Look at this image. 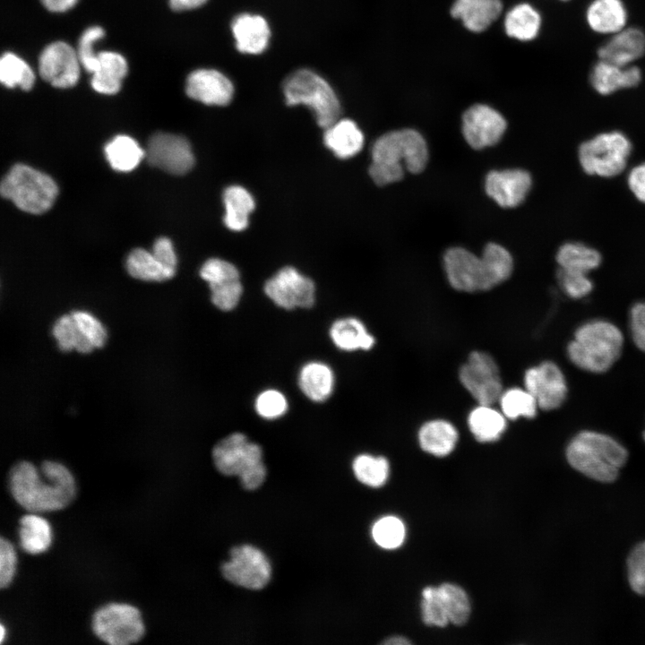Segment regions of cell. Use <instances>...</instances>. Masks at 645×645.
Masks as SVG:
<instances>
[{
	"instance_id": "4fadbf2b",
	"label": "cell",
	"mask_w": 645,
	"mask_h": 645,
	"mask_svg": "<svg viewBox=\"0 0 645 645\" xmlns=\"http://www.w3.org/2000/svg\"><path fill=\"white\" fill-rule=\"evenodd\" d=\"M264 292L277 306L286 310L310 308L315 301L314 281L290 266L269 279Z\"/></svg>"
},
{
	"instance_id": "9f6ffc18",
	"label": "cell",
	"mask_w": 645,
	"mask_h": 645,
	"mask_svg": "<svg viewBox=\"0 0 645 645\" xmlns=\"http://www.w3.org/2000/svg\"><path fill=\"white\" fill-rule=\"evenodd\" d=\"M44 6L54 13H62L71 9L77 0H41Z\"/></svg>"
},
{
	"instance_id": "ab89813d",
	"label": "cell",
	"mask_w": 645,
	"mask_h": 645,
	"mask_svg": "<svg viewBox=\"0 0 645 645\" xmlns=\"http://www.w3.org/2000/svg\"><path fill=\"white\" fill-rule=\"evenodd\" d=\"M448 619L455 625H463L470 615V603L465 590L452 583L437 587Z\"/></svg>"
},
{
	"instance_id": "484cf974",
	"label": "cell",
	"mask_w": 645,
	"mask_h": 645,
	"mask_svg": "<svg viewBox=\"0 0 645 645\" xmlns=\"http://www.w3.org/2000/svg\"><path fill=\"white\" fill-rule=\"evenodd\" d=\"M334 385V373L322 362H308L302 366L298 374V386L301 391L314 402H323L328 400Z\"/></svg>"
},
{
	"instance_id": "ee69618b",
	"label": "cell",
	"mask_w": 645,
	"mask_h": 645,
	"mask_svg": "<svg viewBox=\"0 0 645 645\" xmlns=\"http://www.w3.org/2000/svg\"><path fill=\"white\" fill-rule=\"evenodd\" d=\"M422 617L426 625L444 627L450 622L437 587H426L422 591Z\"/></svg>"
},
{
	"instance_id": "277c9868",
	"label": "cell",
	"mask_w": 645,
	"mask_h": 645,
	"mask_svg": "<svg viewBox=\"0 0 645 645\" xmlns=\"http://www.w3.org/2000/svg\"><path fill=\"white\" fill-rule=\"evenodd\" d=\"M624 337L615 324L596 320L580 325L568 344L567 355L577 367L590 373H605L620 357Z\"/></svg>"
},
{
	"instance_id": "2e32d148",
	"label": "cell",
	"mask_w": 645,
	"mask_h": 645,
	"mask_svg": "<svg viewBox=\"0 0 645 645\" xmlns=\"http://www.w3.org/2000/svg\"><path fill=\"white\" fill-rule=\"evenodd\" d=\"M524 385L543 410L559 408L567 397L565 377L558 366L551 361L529 368L524 374Z\"/></svg>"
},
{
	"instance_id": "ba28073f",
	"label": "cell",
	"mask_w": 645,
	"mask_h": 645,
	"mask_svg": "<svg viewBox=\"0 0 645 645\" xmlns=\"http://www.w3.org/2000/svg\"><path fill=\"white\" fill-rule=\"evenodd\" d=\"M632 151V143L621 131L600 133L581 142L578 159L582 170L598 177L611 178L626 168Z\"/></svg>"
},
{
	"instance_id": "680465c9",
	"label": "cell",
	"mask_w": 645,
	"mask_h": 645,
	"mask_svg": "<svg viewBox=\"0 0 645 645\" xmlns=\"http://www.w3.org/2000/svg\"><path fill=\"white\" fill-rule=\"evenodd\" d=\"M383 643L386 645H405L411 644V641L406 637L396 635L386 639Z\"/></svg>"
},
{
	"instance_id": "52a82bcc",
	"label": "cell",
	"mask_w": 645,
	"mask_h": 645,
	"mask_svg": "<svg viewBox=\"0 0 645 645\" xmlns=\"http://www.w3.org/2000/svg\"><path fill=\"white\" fill-rule=\"evenodd\" d=\"M3 197L11 200L20 210L40 214L51 208L58 188L47 174L24 164L14 165L0 185Z\"/></svg>"
},
{
	"instance_id": "7bdbcfd3",
	"label": "cell",
	"mask_w": 645,
	"mask_h": 645,
	"mask_svg": "<svg viewBox=\"0 0 645 645\" xmlns=\"http://www.w3.org/2000/svg\"><path fill=\"white\" fill-rule=\"evenodd\" d=\"M212 304L222 311H231L239 303L243 286L240 278L223 280L209 285Z\"/></svg>"
},
{
	"instance_id": "8d00e7d4",
	"label": "cell",
	"mask_w": 645,
	"mask_h": 645,
	"mask_svg": "<svg viewBox=\"0 0 645 645\" xmlns=\"http://www.w3.org/2000/svg\"><path fill=\"white\" fill-rule=\"evenodd\" d=\"M52 334L61 351L68 352L75 349L80 353L86 354L95 348L82 333L72 314L59 317L53 325Z\"/></svg>"
},
{
	"instance_id": "ffe728a7",
	"label": "cell",
	"mask_w": 645,
	"mask_h": 645,
	"mask_svg": "<svg viewBox=\"0 0 645 645\" xmlns=\"http://www.w3.org/2000/svg\"><path fill=\"white\" fill-rule=\"evenodd\" d=\"M642 79V71L636 64L623 66L600 59L593 64L589 74L591 88L601 96L636 88Z\"/></svg>"
},
{
	"instance_id": "7dc6e473",
	"label": "cell",
	"mask_w": 645,
	"mask_h": 645,
	"mask_svg": "<svg viewBox=\"0 0 645 645\" xmlns=\"http://www.w3.org/2000/svg\"><path fill=\"white\" fill-rule=\"evenodd\" d=\"M104 36V30L99 26L88 28L81 36L77 55L81 64L93 73L99 68L98 54L94 53V43Z\"/></svg>"
},
{
	"instance_id": "7c38bea8",
	"label": "cell",
	"mask_w": 645,
	"mask_h": 645,
	"mask_svg": "<svg viewBox=\"0 0 645 645\" xmlns=\"http://www.w3.org/2000/svg\"><path fill=\"white\" fill-rule=\"evenodd\" d=\"M221 572L228 581L257 590L270 581L271 567L260 549L251 545H242L231 548L230 559L222 564Z\"/></svg>"
},
{
	"instance_id": "e575fe53",
	"label": "cell",
	"mask_w": 645,
	"mask_h": 645,
	"mask_svg": "<svg viewBox=\"0 0 645 645\" xmlns=\"http://www.w3.org/2000/svg\"><path fill=\"white\" fill-rule=\"evenodd\" d=\"M104 152L111 168L120 172L134 169L145 157V150L128 135H117L108 142Z\"/></svg>"
},
{
	"instance_id": "1f68e13d",
	"label": "cell",
	"mask_w": 645,
	"mask_h": 645,
	"mask_svg": "<svg viewBox=\"0 0 645 645\" xmlns=\"http://www.w3.org/2000/svg\"><path fill=\"white\" fill-rule=\"evenodd\" d=\"M18 535L21 547L30 555L45 553L50 547L53 539L49 522L34 512L20 519Z\"/></svg>"
},
{
	"instance_id": "cb8c5ba5",
	"label": "cell",
	"mask_w": 645,
	"mask_h": 645,
	"mask_svg": "<svg viewBox=\"0 0 645 645\" xmlns=\"http://www.w3.org/2000/svg\"><path fill=\"white\" fill-rule=\"evenodd\" d=\"M502 10L501 0H455L451 14L469 30L482 32L500 16Z\"/></svg>"
},
{
	"instance_id": "5b68a950",
	"label": "cell",
	"mask_w": 645,
	"mask_h": 645,
	"mask_svg": "<svg viewBox=\"0 0 645 645\" xmlns=\"http://www.w3.org/2000/svg\"><path fill=\"white\" fill-rule=\"evenodd\" d=\"M212 459L219 473L238 476L245 489L254 490L265 480L262 450L242 433H233L217 443Z\"/></svg>"
},
{
	"instance_id": "6f0895ef",
	"label": "cell",
	"mask_w": 645,
	"mask_h": 645,
	"mask_svg": "<svg viewBox=\"0 0 645 645\" xmlns=\"http://www.w3.org/2000/svg\"><path fill=\"white\" fill-rule=\"evenodd\" d=\"M172 10L180 12L202 6L207 0H168Z\"/></svg>"
},
{
	"instance_id": "f907efd6",
	"label": "cell",
	"mask_w": 645,
	"mask_h": 645,
	"mask_svg": "<svg viewBox=\"0 0 645 645\" xmlns=\"http://www.w3.org/2000/svg\"><path fill=\"white\" fill-rule=\"evenodd\" d=\"M17 568V554L12 542L0 538V588L7 589L13 581Z\"/></svg>"
},
{
	"instance_id": "4dcf8cb0",
	"label": "cell",
	"mask_w": 645,
	"mask_h": 645,
	"mask_svg": "<svg viewBox=\"0 0 645 645\" xmlns=\"http://www.w3.org/2000/svg\"><path fill=\"white\" fill-rule=\"evenodd\" d=\"M559 269L589 274L602 262L598 250L584 243L569 241L559 246L555 254Z\"/></svg>"
},
{
	"instance_id": "83f0119b",
	"label": "cell",
	"mask_w": 645,
	"mask_h": 645,
	"mask_svg": "<svg viewBox=\"0 0 645 645\" xmlns=\"http://www.w3.org/2000/svg\"><path fill=\"white\" fill-rule=\"evenodd\" d=\"M98 57L99 68L92 73L90 84L99 93L116 94L128 71L126 60L122 55L111 51L100 52Z\"/></svg>"
},
{
	"instance_id": "681fc988",
	"label": "cell",
	"mask_w": 645,
	"mask_h": 645,
	"mask_svg": "<svg viewBox=\"0 0 645 645\" xmlns=\"http://www.w3.org/2000/svg\"><path fill=\"white\" fill-rule=\"evenodd\" d=\"M71 314L95 348H102L105 345L108 335L106 328L100 321L85 311H74Z\"/></svg>"
},
{
	"instance_id": "74e56055",
	"label": "cell",
	"mask_w": 645,
	"mask_h": 645,
	"mask_svg": "<svg viewBox=\"0 0 645 645\" xmlns=\"http://www.w3.org/2000/svg\"><path fill=\"white\" fill-rule=\"evenodd\" d=\"M498 402L503 414L511 420L532 418L539 408L536 399L526 388L514 387L503 391Z\"/></svg>"
},
{
	"instance_id": "6da1fadb",
	"label": "cell",
	"mask_w": 645,
	"mask_h": 645,
	"mask_svg": "<svg viewBox=\"0 0 645 645\" xmlns=\"http://www.w3.org/2000/svg\"><path fill=\"white\" fill-rule=\"evenodd\" d=\"M7 485L14 501L34 513L63 510L77 495L72 472L53 460L43 461L39 469L30 461H19L9 471Z\"/></svg>"
},
{
	"instance_id": "603a6c76",
	"label": "cell",
	"mask_w": 645,
	"mask_h": 645,
	"mask_svg": "<svg viewBox=\"0 0 645 645\" xmlns=\"http://www.w3.org/2000/svg\"><path fill=\"white\" fill-rule=\"evenodd\" d=\"M231 30L236 49L241 53L258 55L269 45L270 27L261 15L241 13L236 16L231 22Z\"/></svg>"
},
{
	"instance_id": "d6986e66",
	"label": "cell",
	"mask_w": 645,
	"mask_h": 645,
	"mask_svg": "<svg viewBox=\"0 0 645 645\" xmlns=\"http://www.w3.org/2000/svg\"><path fill=\"white\" fill-rule=\"evenodd\" d=\"M185 91L189 98L205 105L226 106L234 95L231 81L215 69H198L187 77Z\"/></svg>"
},
{
	"instance_id": "b9f144b4",
	"label": "cell",
	"mask_w": 645,
	"mask_h": 645,
	"mask_svg": "<svg viewBox=\"0 0 645 645\" xmlns=\"http://www.w3.org/2000/svg\"><path fill=\"white\" fill-rule=\"evenodd\" d=\"M372 536L374 542L383 548L394 549L399 547L405 538L403 522L395 516H385L379 519L373 526Z\"/></svg>"
},
{
	"instance_id": "bcb514c9",
	"label": "cell",
	"mask_w": 645,
	"mask_h": 645,
	"mask_svg": "<svg viewBox=\"0 0 645 645\" xmlns=\"http://www.w3.org/2000/svg\"><path fill=\"white\" fill-rule=\"evenodd\" d=\"M254 408L260 417L268 420L276 419L287 412L288 400L280 391L268 389L258 394Z\"/></svg>"
},
{
	"instance_id": "d6a6232c",
	"label": "cell",
	"mask_w": 645,
	"mask_h": 645,
	"mask_svg": "<svg viewBox=\"0 0 645 645\" xmlns=\"http://www.w3.org/2000/svg\"><path fill=\"white\" fill-rule=\"evenodd\" d=\"M468 426L474 437L481 443L498 440L506 429V417L493 405L478 404L468 417Z\"/></svg>"
},
{
	"instance_id": "f5cc1de1",
	"label": "cell",
	"mask_w": 645,
	"mask_h": 645,
	"mask_svg": "<svg viewBox=\"0 0 645 645\" xmlns=\"http://www.w3.org/2000/svg\"><path fill=\"white\" fill-rule=\"evenodd\" d=\"M630 326L634 344L645 352V302H639L632 307Z\"/></svg>"
},
{
	"instance_id": "d590c367",
	"label": "cell",
	"mask_w": 645,
	"mask_h": 645,
	"mask_svg": "<svg viewBox=\"0 0 645 645\" xmlns=\"http://www.w3.org/2000/svg\"><path fill=\"white\" fill-rule=\"evenodd\" d=\"M125 267L132 277L142 280L162 281L174 276L163 267L152 252L142 248L134 249L129 254Z\"/></svg>"
},
{
	"instance_id": "7a4b0ae2",
	"label": "cell",
	"mask_w": 645,
	"mask_h": 645,
	"mask_svg": "<svg viewBox=\"0 0 645 645\" xmlns=\"http://www.w3.org/2000/svg\"><path fill=\"white\" fill-rule=\"evenodd\" d=\"M368 173L380 186L400 181L405 170L418 174L429 159L427 143L417 130L405 128L388 132L374 142Z\"/></svg>"
},
{
	"instance_id": "e0dca14e",
	"label": "cell",
	"mask_w": 645,
	"mask_h": 645,
	"mask_svg": "<svg viewBox=\"0 0 645 645\" xmlns=\"http://www.w3.org/2000/svg\"><path fill=\"white\" fill-rule=\"evenodd\" d=\"M77 52L67 43L54 42L44 48L39 59L41 78L56 88L74 86L80 75Z\"/></svg>"
},
{
	"instance_id": "91938a15",
	"label": "cell",
	"mask_w": 645,
	"mask_h": 645,
	"mask_svg": "<svg viewBox=\"0 0 645 645\" xmlns=\"http://www.w3.org/2000/svg\"><path fill=\"white\" fill-rule=\"evenodd\" d=\"M0 632H1L0 641H1V643H2V642L4 641V637H5V628H4V626L3 624H1V631H0Z\"/></svg>"
},
{
	"instance_id": "d4e9b609",
	"label": "cell",
	"mask_w": 645,
	"mask_h": 645,
	"mask_svg": "<svg viewBox=\"0 0 645 645\" xmlns=\"http://www.w3.org/2000/svg\"><path fill=\"white\" fill-rule=\"evenodd\" d=\"M324 129V144L336 157L349 159L362 150L364 134L351 119L340 118Z\"/></svg>"
},
{
	"instance_id": "6125c7cd",
	"label": "cell",
	"mask_w": 645,
	"mask_h": 645,
	"mask_svg": "<svg viewBox=\"0 0 645 645\" xmlns=\"http://www.w3.org/2000/svg\"><path fill=\"white\" fill-rule=\"evenodd\" d=\"M643 439H644V441H645V431H644V433H643Z\"/></svg>"
},
{
	"instance_id": "c3c4849f",
	"label": "cell",
	"mask_w": 645,
	"mask_h": 645,
	"mask_svg": "<svg viewBox=\"0 0 645 645\" xmlns=\"http://www.w3.org/2000/svg\"><path fill=\"white\" fill-rule=\"evenodd\" d=\"M588 275L559 269L557 280L568 297L578 299L588 296L593 289V282Z\"/></svg>"
},
{
	"instance_id": "60d3db41",
	"label": "cell",
	"mask_w": 645,
	"mask_h": 645,
	"mask_svg": "<svg viewBox=\"0 0 645 645\" xmlns=\"http://www.w3.org/2000/svg\"><path fill=\"white\" fill-rule=\"evenodd\" d=\"M352 469L357 480L372 487L384 485L389 476V462L382 456L361 454L354 460Z\"/></svg>"
},
{
	"instance_id": "f1b7e54d",
	"label": "cell",
	"mask_w": 645,
	"mask_h": 645,
	"mask_svg": "<svg viewBox=\"0 0 645 645\" xmlns=\"http://www.w3.org/2000/svg\"><path fill=\"white\" fill-rule=\"evenodd\" d=\"M329 333L333 344L344 351L368 350L374 344V336L360 320L354 317L336 320Z\"/></svg>"
},
{
	"instance_id": "44dd1931",
	"label": "cell",
	"mask_w": 645,
	"mask_h": 645,
	"mask_svg": "<svg viewBox=\"0 0 645 645\" xmlns=\"http://www.w3.org/2000/svg\"><path fill=\"white\" fill-rule=\"evenodd\" d=\"M645 56V31L627 26L609 36L597 49L598 59L618 65L635 64Z\"/></svg>"
},
{
	"instance_id": "f546056e",
	"label": "cell",
	"mask_w": 645,
	"mask_h": 645,
	"mask_svg": "<svg viewBox=\"0 0 645 645\" xmlns=\"http://www.w3.org/2000/svg\"><path fill=\"white\" fill-rule=\"evenodd\" d=\"M542 16L539 11L529 3L514 5L505 15L506 34L517 40L529 42L539 35Z\"/></svg>"
},
{
	"instance_id": "30bf717a",
	"label": "cell",
	"mask_w": 645,
	"mask_h": 645,
	"mask_svg": "<svg viewBox=\"0 0 645 645\" xmlns=\"http://www.w3.org/2000/svg\"><path fill=\"white\" fill-rule=\"evenodd\" d=\"M443 265L450 285L462 292L486 291L498 285L490 262L469 250L453 246L443 256Z\"/></svg>"
},
{
	"instance_id": "8992f818",
	"label": "cell",
	"mask_w": 645,
	"mask_h": 645,
	"mask_svg": "<svg viewBox=\"0 0 645 645\" xmlns=\"http://www.w3.org/2000/svg\"><path fill=\"white\" fill-rule=\"evenodd\" d=\"M282 89L287 105L308 107L322 128L340 119L339 99L328 82L318 73L309 69L295 71L285 79Z\"/></svg>"
},
{
	"instance_id": "db71d44e",
	"label": "cell",
	"mask_w": 645,
	"mask_h": 645,
	"mask_svg": "<svg viewBox=\"0 0 645 645\" xmlns=\"http://www.w3.org/2000/svg\"><path fill=\"white\" fill-rule=\"evenodd\" d=\"M151 252L163 267L175 275L177 259L172 242L167 237H159L155 241Z\"/></svg>"
},
{
	"instance_id": "3957f363",
	"label": "cell",
	"mask_w": 645,
	"mask_h": 645,
	"mask_svg": "<svg viewBox=\"0 0 645 645\" xmlns=\"http://www.w3.org/2000/svg\"><path fill=\"white\" fill-rule=\"evenodd\" d=\"M565 454L573 469L603 484L615 482L628 460V451L623 444L595 431L577 434L568 443Z\"/></svg>"
},
{
	"instance_id": "ac0fdd59",
	"label": "cell",
	"mask_w": 645,
	"mask_h": 645,
	"mask_svg": "<svg viewBox=\"0 0 645 645\" xmlns=\"http://www.w3.org/2000/svg\"><path fill=\"white\" fill-rule=\"evenodd\" d=\"M532 186L530 174L521 168L490 171L485 179L486 194L503 208H515L527 198Z\"/></svg>"
},
{
	"instance_id": "f35d334b",
	"label": "cell",
	"mask_w": 645,
	"mask_h": 645,
	"mask_svg": "<svg viewBox=\"0 0 645 645\" xmlns=\"http://www.w3.org/2000/svg\"><path fill=\"white\" fill-rule=\"evenodd\" d=\"M0 81L8 88L19 86L29 90L34 84L35 75L24 60L15 54L6 52L0 60Z\"/></svg>"
},
{
	"instance_id": "4316f807",
	"label": "cell",
	"mask_w": 645,
	"mask_h": 645,
	"mask_svg": "<svg viewBox=\"0 0 645 645\" xmlns=\"http://www.w3.org/2000/svg\"><path fill=\"white\" fill-rule=\"evenodd\" d=\"M459 434L455 426L444 419L426 422L418 431L419 445L426 452L444 457L455 448Z\"/></svg>"
},
{
	"instance_id": "7402d4cb",
	"label": "cell",
	"mask_w": 645,
	"mask_h": 645,
	"mask_svg": "<svg viewBox=\"0 0 645 645\" xmlns=\"http://www.w3.org/2000/svg\"><path fill=\"white\" fill-rule=\"evenodd\" d=\"M584 19L592 32L609 37L628 26L629 12L624 0H590Z\"/></svg>"
},
{
	"instance_id": "9c48e42d",
	"label": "cell",
	"mask_w": 645,
	"mask_h": 645,
	"mask_svg": "<svg viewBox=\"0 0 645 645\" xmlns=\"http://www.w3.org/2000/svg\"><path fill=\"white\" fill-rule=\"evenodd\" d=\"M93 633L110 645H130L142 639L145 625L141 611L127 603H108L91 618Z\"/></svg>"
},
{
	"instance_id": "8fae6325",
	"label": "cell",
	"mask_w": 645,
	"mask_h": 645,
	"mask_svg": "<svg viewBox=\"0 0 645 645\" xmlns=\"http://www.w3.org/2000/svg\"><path fill=\"white\" fill-rule=\"evenodd\" d=\"M459 378L478 404L494 405L503 391L499 367L486 352H471L460 368Z\"/></svg>"
},
{
	"instance_id": "5bb4252c",
	"label": "cell",
	"mask_w": 645,
	"mask_h": 645,
	"mask_svg": "<svg viewBox=\"0 0 645 645\" xmlns=\"http://www.w3.org/2000/svg\"><path fill=\"white\" fill-rule=\"evenodd\" d=\"M148 162L172 175H184L194 165L189 142L183 136L157 133L150 137L145 150Z\"/></svg>"
},
{
	"instance_id": "f6af8a7d",
	"label": "cell",
	"mask_w": 645,
	"mask_h": 645,
	"mask_svg": "<svg viewBox=\"0 0 645 645\" xmlns=\"http://www.w3.org/2000/svg\"><path fill=\"white\" fill-rule=\"evenodd\" d=\"M627 580L632 590L645 597V541L637 544L626 561Z\"/></svg>"
},
{
	"instance_id": "836d02e7",
	"label": "cell",
	"mask_w": 645,
	"mask_h": 645,
	"mask_svg": "<svg viewBox=\"0 0 645 645\" xmlns=\"http://www.w3.org/2000/svg\"><path fill=\"white\" fill-rule=\"evenodd\" d=\"M225 205L224 223L233 231L246 228L249 215L255 207L252 194L240 185H230L223 193Z\"/></svg>"
},
{
	"instance_id": "816d5d0a",
	"label": "cell",
	"mask_w": 645,
	"mask_h": 645,
	"mask_svg": "<svg viewBox=\"0 0 645 645\" xmlns=\"http://www.w3.org/2000/svg\"><path fill=\"white\" fill-rule=\"evenodd\" d=\"M200 275L209 285L224 279L240 278L234 264L219 258L207 260L200 270Z\"/></svg>"
},
{
	"instance_id": "11a10c76",
	"label": "cell",
	"mask_w": 645,
	"mask_h": 645,
	"mask_svg": "<svg viewBox=\"0 0 645 645\" xmlns=\"http://www.w3.org/2000/svg\"><path fill=\"white\" fill-rule=\"evenodd\" d=\"M627 185L633 196L645 204V162L634 166L630 170Z\"/></svg>"
},
{
	"instance_id": "94428289",
	"label": "cell",
	"mask_w": 645,
	"mask_h": 645,
	"mask_svg": "<svg viewBox=\"0 0 645 645\" xmlns=\"http://www.w3.org/2000/svg\"><path fill=\"white\" fill-rule=\"evenodd\" d=\"M558 1H561V2H569V1H571V0H558Z\"/></svg>"
},
{
	"instance_id": "9a60e30c",
	"label": "cell",
	"mask_w": 645,
	"mask_h": 645,
	"mask_svg": "<svg viewBox=\"0 0 645 645\" xmlns=\"http://www.w3.org/2000/svg\"><path fill=\"white\" fill-rule=\"evenodd\" d=\"M507 128L503 116L486 104H475L462 115L461 131L467 143L475 150L497 144Z\"/></svg>"
}]
</instances>
